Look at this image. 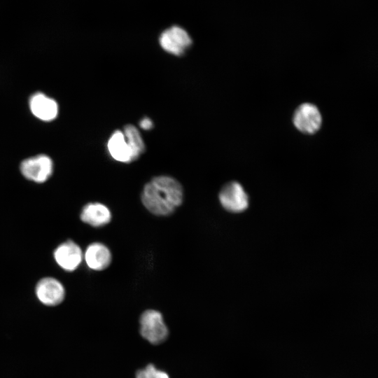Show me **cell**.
I'll return each instance as SVG.
<instances>
[{"label": "cell", "mask_w": 378, "mask_h": 378, "mask_svg": "<svg viewBox=\"0 0 378 378\" xmlns=\"http://www.w3.org/2000/svg\"><path fill=\"white\" fill-rule=\"evenodd\" d=\"M183 198L181 183L174 178L162 175L153 178L144 187L141 202L155 216H165L179 206Z\"/></svg>", "instance_id": "1"}, {"label": "cell", "mask_w": 378, "mask_h": 378, "mask_svg": "<svg viewBox=\"0 0 378 378\" xmlns=\"http://www.w3.org/2000/svg\"><path fill=\"white\" fill-rule=\"evenodd\" d=\"M158 43L164 52L179 57L191 48L193 39L183 27L174 24L160 32Z\"/></svg>", "instance_id": "2"}, {"label": "cell", "mask_w": 378, "mask_h": 378, "mask_svg": "<svg viewBox=\"0 0 378 378\" xmlns=\"http://www.w3.org/2000/svg\"><path fill=\"white\" fill-rule=\"evenodd\" d=\"M140 333L153 344H159L167 337L168 329L160 312L148 309L140 317Z\"/></svg>", "instance_id": "3"}, {"label": "cell", "mask_w": 378, "mask_h": 378, "mask_svg": "<svg viewBox=\"0 0 378 378\" xmlns=\"http://www.w3.org/2000/svg\"><path fill=\"white\" fill-rule=\"evenodd\" d=\"M219 201L227 211L239 213L244 211L248 206V197L241 185L237 181H231L221 188Z\"/></svg>", "instance_id": "4"}, {"label": "cell", "mask_w": 378, "mask_h": 378, "mask_svg": "<svg viewBox=\"0 0 378 378\" xmlns=\"http://www.w3.org/2000/svg\"><path fill=\"white\" fill-rule=\"evenodd\" d=\"M23 176L29 180L43 183L51 176L53 164L46 155H39L23 160L20 165Z\"/></svg>", "instance_id": "5"}, {"label": "cell", "mask_w": 378, "mask_h": 378, "mask_svg": "<svg viewBox=\"0 0 378 378\" xmlns=\"http://www.w3.org/2000/svg\"><path fill=\"white\" fill-rule=\"evenodd\" d=\"M293 120L299 131L305 134H313L320 128L322 118L319 110L314 104L304 103L295 111Z\"/></svg>", "instance_id": "6"}, {"label": "cell", "mask_w": 378, "mask_h": 378, "mask_svg": "<svg viewBox=\"0 0 378 378\" xmlns=\"http://www.w3.org/2000/svg\"><path fill=\"white\" fill-rule=\"evenodd\" d=\"M36 294L43 304L48 306H55L63 301L65 290L58 280L46 277L38 282L36 287Z\"/></svg>", "instance_id": "7"}, {"label": "cell", "mask_w": 378, "mask_h": 378, "mask_svg": "<svg viewBox=\"0 0 378 378\" xmlns=\"http://www.w3.org/2000/svg\"><path fill=\"white\" fill-rule=\"evenodd\" d=\"M54 258L63 270L71 272L80 264L83 253L78 244L72 241H68L57 246L54 252Z\"/></svg>", "instance_id": "8"}, {"label": "cell", "mask_w": 378, "mask_h": 378, "mask_svg": "<svg viewBox=\"0 0 378 378\" xmlns=\"http://www.w3.org/2000/svg\"><path fill=\"white\" fill-rule=\"evenodd\" d=\"M84 258L88 267L95 271L106 269L109 266L112 260L109 248L99 242L92 243L88 246Z\"/></svg>", "instance_id": "9"}, {"label": "cell", "mask_w": 378, "mask_h": 378, "mask_svg": "<svg viewBox=\"0 0 378 378\" xmlns=\"http://www.w3.org/2000/svg\"><path fill=\"white\" fill-rule=\"evenodd\" d=\"M30 109L38 118L49 121L57 115L58 106L56 102L43 93H36L30 99Z\"/></svg>", "instance_id": "10"}, {"label": "cell", "mask_w": 378, "mask_h": 378, "mask_svg": "<svg viewBox=\"0 0 378 378\" xmlns=\"http://www.w3.org/2000/svg\"><path fill=\"white\" fill-rule=\"evenodd\" d=\"M107 148L111 157L115 161L130 163L134 161L132 154L122 131L115 130L110 136Z\"/></svg>", "instance_id": "11"}, {"label": "cell", "mask_w": 378, "mask_h": 378, "mask_svg": "<svg viewBox=\"0 0 378 378\" xmlns=\"http://www.w3.org/2000/svg\"><path fill=\"white\" fill-rule=\"evenodd\" d=\"M80 219L91 226L102 227L111 221V213L109 209L103 204L89 203L83 207Z\"/></svg>", "instance_id": "12"}, {"label": "cell", "mask_w": 378, "mask_h": 378, "mask_svg": "<svg viewBox=\"0 0 378 378\" xmlns=\"http://www.w3.org/2000/svg\"><path fill=\"white\" fill-rule=\"evenodd\" d=\"M122 132L130 148L134 161L144 153L146 149L142 136L138 129L131 124L124 126Z\"/></svg>", "instance_id": "13"}, {"label": "cell", "mask_w": 378, "mask_h": 378, "mask_svg": "<svg viewBox=\"0 0 378 378\" xmlns=\"http://www.w3.org/2000/svg\"><path fill=\"white\" fill-rule=\"evenodd\" d=\"M136 378H169L168 374L158 370L152 365H148L144 369L137 371Z\"/></svg>", "instance_id": "14"}, {"label": "cell", "mask_w": 378, "mask_h": 378, "mask_svg": "<svg viewBox=\"0 0 378 378\" xmlns=\"http://www.w3.org/2000/svg\"><path fill=\"white\" fill-rule=\"evenodd\" d=\"M139 126L144 130H150L153 127V122L151 119L145 117L140 120Z\"/></svg>", "instance_id": "15"}]
</instances>
